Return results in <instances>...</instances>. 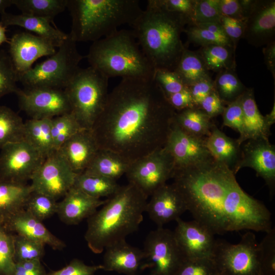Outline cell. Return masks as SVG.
Masks as SVG:
<instances>
[{
  "label": "cell",
  "instance_id": "cell-4",
  "mask_svg": "<svg viewBox=\"0 0 275 275\" xmlns=\"http://www.w3.org/2000/svg\"><path fill=\"white\" fill-rule=\"evenodd\" d=\"M147 198L132 184L120 186L100 210L87 218L85 239L90 250L100 254L137 231L143 219Z\"/></svg>",
  "mask_w": 275,
  "mask_h": 275
},
{
  "label": "cell",
  "instance_id": "cell-58",
  "mask_svg": "<svg viewBox=\"0 0 275 275\" xmlns=\"http://www.w3.org/2000/svg\"><path fill=\"white\" fill-rule=\"evenodd\" d=\"M194 25L200 28L208 30L213 33L226 36L223 28L220 23L208 22L204 23H198Z\"/></svg>",
  "mask_w": 275,
  "mask_h": 275
},
{
  "label": "cell",
  "instance_id": "cell-12",
  "mask_svg": "<svg viewBox=\"0 0 275 275\" xmlns=\"http://www.w3.org/2000/svg\"><path fill=\"white\" fill-rule=\"evenodd\" d=\"M45 158L24 141L1 149L0 180L27 184Z\"/></svg>",
  "mask_w": 275,
  "mask_h": 275
},
{
  "label": "cell",
  "instance_id": "cell-56",
  "mask_svg": "<svg viewBox=\"0 0 275 275\" xmlns=\"http://www.w3.org/2000/svg\"><path fill=\"white\" fill-rule=\"evenodd\" d=\"M166 97L170 105L176 112L195 106L187 87Z\"/></svg>",
  "mask_w": 275,
  "mask_h": 275
},
{
  "label": "cell",
  "instance_id": "cell-22",
  "mask_svg": "<svg viewBox=\"0 0 275 275\" xmlns=\"http://www.w3.org/2000/svg\"><path fill=\"white\" fill-rule=\"evenodd\" d=\"M106 200L88 195L73 186L58 202L57 213L60 220L69 225H77L94 214Z\"/></svg>",
  "mask_w": 275,
  "mask_h": 275
},
{
  "label": "cell",
  "instance_id": "cell-16",
  "mask_svg": "<svg viewBox=\"0 0 275 275\" xmlns=\"http://www.w3.org/2000/svg\"><path fill=\"white\" fill-rule=\"evenodd\" d=\"M174 234L184 259L212 258L215 245L214 234L206 226L194 220L176 221Z\"/></svg>",
  "mask_w": 275,
  "mask_h": 275
},
{
  "label": "cell",
  "instance_id": "cell-36",
  "mask_svg": "<svg viewBox=\"0 0 275 275\" xmlns=\"http://www.w3.org/2000/svg\"><path fill=\"white\" fill-rule=\"evenodd\" d=\"M24 122L11 108L0 105V149L8 144L23 140Z\"/></svg>",
  "mask_w": 275,
  "mask_h": 275
},
{
  "label": "cell",
  "instance_id": "cell-3",
  "mask_svg": "<svg viewBox=\"0 0 275 275\" xmlns=\"http://www.w3.org/2000/svg\"><path fill=\"white\" fill-rule=\"evenodd\" d=\"M190 24L187 17L168 10L160 0H149L130 26L155 70L174 71L186 48L181 35Z\"/></svg>",
  "mask_w": 275,
  "mask_h": 275
},
{
  "label": "cell",
  "instance_id": "cell-39",
  "mask_svg": "<svg viewBox=\"0 0 275 275\" xmlns=\"http://www.w3.org/2000/svg\"><path fill=\"white\" fill-rule=\"evenodd\" d=\"M15 263L39 260L45 254V244L23 236L14 234Z\"/></svg>",
  "mask_w": 275,
  "mask_h": 275
},
{
  "label": "cell",
  "instance_id": "cell-51",
  "mask_svg": "<svg viewBox=\"0 0 275 275\" xmlns=\"http://www.w3.org/2000/svg\"><path fill=\"white\" fill-rule=\"evenodd\" d=\"M219 23L222 25L225 35L232 42L236 49L237 43L242 38L244 21L222 15Z\"/></svg>",
  "mask_w": 275,
  "mask_h": 275
},
{
  "label": "cell",
  "instance_id": "cell-20",
  "mask_svg": "<svg viewBox=\"0 0 275 275\" xmlns=\"http://www.w3.org/2000/svg\"><path fill=\"white\" fill-rule=\"evenodd\" d=\"M150 197L145 212L157 227H163L171 221H176L187 211L182 195L173 183L163 185Z\"/></svg>",
  "mask_w": 275,
  "mask_h": 275
},
{
  "label": "cell",
  "instance_id": "cell-15",
  "mask_svg": "<svg viewBox=\"0 0 275 275\" xmlns=\"http://www.w3.org/2000/svg\"><path fill=\"white\" fill-rule=\"evenodd\" d=\"M241 146V157L233 172L235 175L244 167L252 168L265 182L273 197L275 191V146L269 139L246 141Z\"/></svg>",
  "mask_w": 275,
  "mask_h": 275
},
{
  "label": "cell",
  "instance_id": "cell-21",
  "mask_svg": "<svg viewBox=\"0 0 275 275\" xmlns=\"http://www.w3.org/2000/svg\"><path fill=\"white\" fill-rule=\"evenodd\" d=\"M99 148L90 130L82 129L63 143L58 151L76 174L89 166Z\"/></svg>",
  "mask_w": 275,
  "mask_h": 275
},
{
  "label": "cell",
  "instance_id": "cell-28",
  "mask_svg": "<svg viewBox=\"0 0 275 275\" xmlns=\"http://www.w3.org/2000/svg\"><path fill=\"white\" fill-rule=\"evenodd\" d=\"M32 191L31 185L0 180V223L24 209Z\"/></svg>",
  "mask_w": 275,
  "mask_h": 275
},
{
  "label": "cell",
  "instance_id": "cell-62",
  "mask_svg": "<svg viewBox=\"0 0 275 275\" xmlns=\"http://www.w3.org/2000/svg\"><path fill=\"white\" fill-rule=\"evenodd\" d=\"M150 275H153V274H150Z\"/></svg>",
  "mask_w": 275,
  "mask_h": 275
},
{
  "label": "cell",
  "instance_id": "cell-46",
  "mask_svg": "<svg viewBox=\"0 0 275 275\" xmlns=\"http://www.w3.org/2000/svg\"><path fill=\"white\" fill-rule=\"evenodd\" d=\"M219 0H196L192 24L218 22L222 16Z\"/></svg>",
  "mask_w": 275,
  "mask_h": 275
},
{
  "label": "cell",
  "instance_id": "cell-55",
  "mask_svg": "<svg viewBox=\"0 0 275 275\" xmlns=\"http://www.w3.org/2000/svg\"><path fill=\"white\" fill-rule=\"evenodd\" d=\"M41 260H35L15 263L10 275H46Z\"/></svg>",
  "mask_w": 275,
  "mask_h": 275
},
{
  "label": "cell",
  "instance_id": "cell-9",
  "mask_svg": "<svg viewBox=\"0 0 275 275\" xmlns=\"http://www.w3.org/2000/svg\"><path fill=\"white\" fill-rule=\"evenodd\" d=\"M255 234L249 231L237 244L216 240L212 258L219 275H262Z\"/></svg>",
  "mask_w": 275,
  "mask_h": 275
},
{
  "label": "cell",
  "instance_id": "cell-45",
  "mask_svg": "<svg viewBox=\"0 0 275 275\" xmlns=\"http://www.w3.org/2000/svg\"><path fill=\"white\" fill-rule=\"evenodd\" d=\"M173 275H219L212 258L184 259Z\"/></svg>",
  "mask_w": 275,
  "mask_h": 275
},
{
  "label": "cell",
  "instance_id": "cell-1",
  "mask_svg": "<svg viewBox=\"0 0 275 275\" xmlns=\"http://www.w3.org/2000/svg\"><path fill=\"white\" fill-rule=\"evenodd\" d=\"M175 113L153 79H122L90 130L99 149L132 163L164 146Z\"/></svg>",
  "mask_w": 275,
  "mask_h": 275
},
{
  "label": "cell",
  "instance_id": "cell-50",
  "mask_svg": "<svg viewBox=\"0 0 275 275\" xmlns=\"http://www.w3.org/2000/svg\"><path fill=\"white\" fill-rule=\"evenodd\" d=\"M103 269L102 264L88 265L80 260L74 259L64 267L51 271L46 275H95L96 271Z\"/></svg>",
  "mask_w": 275,
  "mask_h": 275
},
{
  "label": "cell",
  "instance_id": "cell-24",
  "mask_svg": "<svg viewBox=\"0 0 275 275\" xmlns=\"http://www.w3.org/2000/svg\"><path fill=\"white\" fill-rule=\"evenodd\" d=\"M10 232L47 244L54 250H61L65 243L56 237L39 221L24 209L10 217L4 224Z\"/></svg>",
  "mask_w": 275,
  "mask_h": 275
},
{
  "label": "cell",
  "instance_id": "cell-44",
  "mask_svg": "<svg viewBox=\"0 0 275 275\" xmlns=\"http://www.w3.org/2000/svg\"><path fill=\"white\" fill-rule=\"evenodd\" d=\"M184 32L186 34L189 42L201 45V47L210 45H223L234 48L232 42L227 36L213 33L194 24L187 25Z\"/></svg>",
  "mask_w": 275,
  "mask_h": 275
},
{
  "label": "cell",
  "instance_id": "cell-11",
  "mask_svg": "<svg viewBox=\"0 0 275 275\" xmlns=\"http://www.w3.org/2000/svg\"><path fill=\"white\" fill-rule=\"evenodd\" d=\"M143 251L147 262L142 269L151 268L153 275H173L184 259L173 231L163 227L149 232Z\"/></svg>",
  "mask_w": 275,
  "mask_h": 275
},
{
  "label": "cell",
  "instance_id": "cell-17",
  "mask_svg": "<svg viewBox=\"0 0 275 275\" xmlns=\"http://www.w3.org/2000/svg\"><path fill=\"white\" fill-rule=\"evenodd\" d=\"M9 44L8 53L18 75L32 68L38 59L50 56L57 51L50 41L28 32L14 34Z\"/></svg>",
  "mask_w": 275,
  "mask_h": 275
},
{
  "label": "cell",
  "instance_id": "cell-41",
  "mask_svg": "<svg viewBox=\"0 0 275 275\" xmlns=\"http://www.w3.org/2000/svg\"><path fill=\"white\" fill-rule=\"evenodd\" d=\"M19 75L16 71L8 52L0 51V98L16 92L19 90L16 83Z\"/></svg>",
  "mask_w": 275,
  "mask_h": 275
},
{
  "label": "cell",
  "instance_id": "cell-30",
  "mask_svg": "<svg viewBox=\"0 0 275 275\" xmlns=\"http://www.w3.org/2000/svg\"><path fill=\"white\" fill-rule=\"evenodd\" d=\"M131 162L113 152L99 149L88 168L82 172L117 181L126 175Z\"/></svg>",
  "mask_w": 275,
  "mask_h": 275
},
{
  "label": "cell",
  "instance_id": "cell-48",
  "mask_svg": "<svg viewBox=\"0 0 275 275\" xmlns=\"http://www.w3.org/2000/svg\"><path fill=\"white\" fill-rule=\"evenodd\" d=\"M242 95L225 106L222 114L223 125L237 130L240 136L243 132V111Z\"/></svg>",
  "mask_w": 275,
  "mask_h": 275
},
{
  "label": "cell",
  "instance_id": "cell-43",
  "mask_svg": "<svg viewBox=\"0 0 275 275\" xmlns=\"http://www.w3.org/2000/svg\"><path fill=\"white\" fill-rule=\"evenodd\" d=\"M258 244L262 275H275V230L271 228Z\"/></svg>",
  "mask_w": 275,
  "mask_h": 275
},
{
  "label": "cell",
  "instance_id": "cell-38",
  "mask_svg": "<svg viewBox=\"0 0 275 275\" xmlns=\"http://www.w3.org/2000/svg\"><path fill=\"white\" fill-rule=\"evenodd\" d=\"M71 112L52 118L51 131L55 151L72 136L82 130Z\"/></svg>",
  "mask_w": 275,
  "mask_h": 275
},
{
  "label": "cell",
  "instance_id": "cell-25",
  "mask_svg": "<svg viewBox=\"0 0 275 275\" xmlns=\"http://www.w3.org/2000/svg\"><path fill=\"white\" fill-rule=\"evenodd\" d=\"M0 22L5 27L16 25L50 41L56 47H59L68 36L49 20L31 15L21 13L13 14L5 12L1 15Z\"/></svg>",
  "mask_w": 275,
  "mask_h": 275
},
{
  "label": "cell",
  "instance_id": "cell-6",
  "mask_svg": "<svg viewBox=\"0 0 275 275\" xmlns=\"http://www.w3.org/2000/svg\"><path fill=\"white\" fill-rule=\"evenodd\" d=\"M85 58L90 66L108 79H151L155 71L131 30H118L93 42Z\"/></svg>",
  "mask_w": 275,
  "mask_h": 275
},
{
  "label": "cell",
  "instance_id": "cell-40",
  "mask_svg": "<svg viewBox=\"0 0 275 275\" xmlns=\"http://www.w3.org/2000/svg\"><path fill=\"white\" fill-rule=\"evenodd\" d=\"M57 201L43 194L32 191L24 209L40 221L47 219L57 213Z\"/></svg>",
  "mask_w": 275,
  "mask_h": 275
},
{
  "label": "cell",
  "instance_id": "cell-5",
  "mask_svg": "<svg viewBox=\"0 0 275 275\" xmlns=\"http://www.w3.org/2000/svg\"><path fill=\"white\" fill-rule=\"evenodd\" d=\"M67 8L72 22L69 34L76 42H93L130 25L143 10L138 0H68Z\"/></svg>",
  "mask_w": 275,
  "mask_h": 275
},
{
  "label": "cell",
  "instance_id": "cell-35",
  "mask_svg": "<svg viewBox=\"0 0 275 275\" xmlns=\"http://www.w3.org/2000/svg\"><path fill=\"white\" fill-rule=\"evenodd\" d=\"M68 0H13L21 13L46 18L54 23L56 16L67 8Z\"/></svg>",
  "mask_w": 275,
  "mask_h": 275
},
{
  "label": "cell",
  "instance_id": "cell-47",
  "mask_svg": "<svg viewBox=\"0 0 275 275\" xmlns=\"http://www.w3.org/2000/svg\"><path fill=\"white\" fill-rule=\"evenodd\" d=\"M153 79L166 97L179 92L187 87L174 71L155 69Z\"/></svg>",
  "mask_w": 275,
  "mask_h": 275
},
{
  "label": "cell",
  "instance_id": "cell-29",
  "mask_svg": "<svg viewBox=\"0 0 275 275\" xmlns=\"http://www.w3.org/2000/svg\"><path fill=\"white\" fill-rule=\"evenodd\" d=\"M52 119H32L24 122L23 141L45 158L56 151L51 131Z\"/></svg>",
  "mask_w": 275,
  "mask_h": 275
},
{
  "label": "cell",
  "instance_id": "cell-42",
  "mask_svg": "<svg viewBox=\"0 0 275 275\" xmlns=\"http://www.w3.org/2000/svg\"><path fill=\"white\" fill-rule=\"evenodd\" d=\"M14 233L0 223V275H10L15 265Z\"/></svg>",
  "mask_w": 275,
  "mask_h": 275
},
{
  "label": "cell",
  "instance_id": "cell-27",
  "mask_svg": "<svg viewBox=\"0 0 275 275\" xmlns=\"http://www.w3.org/2000/svg\"><path fill=\"white\" fill-rule=\"evenodd\" d=\"M205 144L215 160L233 171L241 157V145L237 139L229 137L214 124L209 135L205 139Z\"/></svg>",
  "mask_w": 275,
  "mask_h": 275
},
{
  "label": "cell",
  "instance_id": "cell-52",
  "mask_svg": "<svg viewBox=\"0 0 275 275\" xmlns=\"http://www.w3.org/2000/svg\"><path fill=\"white\" fill-rule=\"evenodd\" d=\"M187 88L194 105L199 107L202 101L214 91V81L210 77H208L197 81Z\"/></svg>",
  "mask_w": 275,
  "mask_h": 275
},
{
  "label": "cell",
  "instance_id": "cell-32",
  "mask_svg": "<svg viewBox=\"0 0 275 275\" xmlns=\"http://www.w3.org/2000/svg\"><path fill=\"white\" fill-rule=\"evenodd\" d=\"M174 71L187 87L202 79L210 77L209 70L199 52L186 48Z\"/></svg>",
  "mask_w": 275,
  "mask_h": 275
},
{
  "label": "cell",
  "instance_id": "cell-60",
  "mask_svg": "<svg viewBox=\"0 0 275 275\" xmlns=\"http://www.w3.org/2000/svg\"><path fill=\"white\" fill-rule=\"evenodd\" d=\"M6 27L0 22V46L4 43H9L10 39L7 37Z\"/></svg>",
  "mask_w": 275,
  "mask_h": 275
},
{
  "label": "cell",
  "instance_id": "cell-31",
  "mask_svg": "<svg viewBox=\"0 0 275 275\" xmlns=\"http://www.w3.org/2000/svg\"><path fill=\"white\" fill-rule=\"evenodd\" d=\"M174 122L185 133L200 138L209 136L214 125L212 119L197 106L176 112Z\"/></svg>",
  "mask_w": 275,
  "mask_h": 275
},
{
  "label": "cell",
  "instance_id": "cell-61",
  "mask_svg": "<svg viewBox=\"0 0 275 275\" xmlns=\"http://www.w3.org/2000/svg\"><path fill=\"white\" fill-rule=\"evenodd\" d=\"M13 5V0H0V15L6 12V9Z\"/></svg>",
  "mask_w": 275,
  "mask_h": 275
},
{
  "label": "cell",
  "instance_id": "cell-7",
  "mask_svg": "<svg viewBox=\"0 0 275 275\" xmlns=\"http://www.w3.org/2000/svg\"><path fill=\"white\" fill-rule=\"evenodd\" d=\"M108 78L89 66L80 68L64 89L71 112L84 129L91 130L105 105Z\"/></svg>",
  "mask_w": 275,
  "mask_h": 275
},
{
  "label": "cell",
  "instance_id": "cell-23",
  "mask_svg": "<svg viewBox=\"0 0 275 275\" xmlns=\"http://www.w3.org/2000/svg\"><path fill=\"white\" fill-rule=\"evenodd\" d=\"M103 270L126 275H138L145 260L143 250L133 246L125 240L115 243L105 250Z\"/></svg>",
  "mask_w": 275,
  "mask_h": 275
},
{
  "label": "cell",
  "instance_id": "cell-49",
  "mask_svg": "<svg viewBox=\"0 0 275 275\" xmlns=\"http://www.w3.org/2000/svg\"><path fill=\"white\" fill-rule=\"evenodd\" d=\"M253 0H219L222 15L244 21Z\"/></svg>",
  "mask_w": 275,
  "mask_h": 275
},
{
  "label": "cell",
  "instance_id": "cell-8",
  "mask_svg": "<svg viewBox=\"0 0 275 275\" xmlns=\"http://www.w3.org/2000/svg\"><path fill=\"white\" fill-rule=\"evenodd\" d=\"M52 55L19 75L24 88H50L64 89L80 68L85 57L80 54L76 42L69 33Z\"/></svg>",
  "mask_w": 275,
  "mask_h": 275
},
{
  "label": "cell",
  "instance_id": "cell-19",
  "mask_svg": "<svg viewBox=\"0 0 275 275\" xmlns=\"http://www.w3.org/2000/svg\"><path fill=\"white\" fill-rule=\"evenodd\" d=\"M205 139L185 133L174 122L164 147L174 159L175 169L194 166L213 158L205 146Z\"/></svg>",
  "mask_w": 275,
  "mask_h": 275
},
{
  "label": "cell",
  "instance_id": "cell-57",
  "mask_svg": "<svg viewBox=\"0 0 275 275\" xmlns=\"http://www.w3.org/2000/svg\"><path fill=\"white\" fill-rule=\"evenodd\" d=\"M265 64L275 79V41L263 48Z\"/></svg>",
  "mask_w": 275,
  "mask_h": 275
},
{
  "label": "cell",
  "instance_id": "cell-59",
  "mask_svg": "<svg viewBox=\"0 0 275 275\" xmlns=\"http://www.w3.org/2000/svg\"><path fill=\"white\" fill-rule=\"evenodd\" d=\"M264 117L265 122L268 128L270 129L271 126L275 122V102L274 101L273 107L271 111Z\"/></svg>",
  "mask_w": 275,
  "mask_h": 275
},
{
  "label": "cell",
  "instance_id": "cell-10",
  "mask_svg": "<svg viewBox=\"0 0 275 275\" xmlns=\"http://www.w3.org/2000/svg\"><path fill=\"white\" fill-rule=\"evenodd\" d=\"M174 169V159L163 147L132 162L125 175L128 183L148 197L167 184Z\"/></svg>",
  "mask_w": 275,
  "mask_h": 275
},
{
  "label": "cell",
  "instance_id": "cell-13",
  "mask_svg": "<svg viewBox=\"0 0 275 275\" xmlns=\"http://www.w3.org/2000/svg\"><path fill=\"white\" fill-rule=\"evenodd\" d=\"M75 173L58 151L47 157L31 178L33 191L56 200L63 198L74 185Z\"/></svg>",
  "mask_w": 275,
  "mask_h": 275
},
{
  "label": "cell",
  "instance_id": "cell-2",
  "mask_svg": "<svg viewBox=\"0 0 275 275\" xmlns=\"http://www.w3.org/2000/svg\"><path fill=\"white\" fill-rule=\"evenodd\" d=\"M172 178L187 211L214 234L243 230L266 233L272 228L264 204L247 194L232 170L213 158L175 169Z\"/></svg>",
  "mask_w": 275,
  "mask_h": 275
},
{
  "label": "cell",
  "instance_id": "cell-33",
  "mask_svg": "<svg viewBox=\"0 0 275 275\" xmlns=\"http://www.w3.org/2000/svg\"><path fill=\"white\" fill-rule=\"evenodd\" d=\"M235 50L232 46L210 45L202 46L198 52L207 69L218 73L227 69H235Z\"/></svg>",
  "mask_w": 275,
  "mask_h": 275
},
{
  "label": "cell",
  "instance_id": "cell-54",
  "mask_svg": "<svg viewBox=\"0 0 275 275\" xmlns=\"http://www.w3.org/2000/svg\"><path fill=\"white\" fill-rule=\"evenodd\" d=\"M199 107L211 119L222 114L225 107L215 91H212L201 102Z\"/></svg>",
  "mask_w": 275,
  "mask_h": 275
},
{
  "label": "cell",
  "instance_id": "cell-14",
  "mask_svg": "<svg viewBox=\"0 0 275 275\" xmlns=\"http://www.w3.org/2000/svg\"><path fill=\"white\" fill-rule=\"evenodd\" d=\"M20 108L32 119H52L71 112L64 89L50 88L19 89L16 92Z\"/></svg>",
  "mask_w": 275,
  "mask_h": 275
},
{
  "label": "cell",
  "instance_id": "cell-53",
  "mask_svg": "<svg viewBox=\"0 0 275 275\" xmlns=\"http://www.w3.org/2000/svg\"><path fill=\"white\" fill-rule=\"evenodd\" d=\"M168 10L179 13L187 17L192 24V17L196 0H160Z\"/></svg>",
  "mask_w": 275,
  "mask_h": 275
},
{
  "label": "cell",
  "instance_id": "cell-18",
  "mask_svg": "<svg viewBox=\"0 0 275 275\" xmlns=\"http://www.w3.org/2000/svg\"><path fill=\"white\" fill-rule=\"evenodd\" d=\"M242 38L256 47L274 41V0H253L244 21Z\"/></svg>",
  "mask_w": 275,
  "mask_h": 275
},
{
  "label": "cell",
  "instance_id": "cell-26",
  "mask_svg": "<svg viewBox=\"0 0 275 275\" xmlns=\"http://www.w3.org/2000/svg\"><path fill=\"white\" fill-rule=\"evenodd\" d=\"M243 111V132L237 139L241 146L250 139H269L270 129L265 122L264 117L260 112L256 104L253 88H247L241 96Z\"/></svg>",
  "mask_w": 275,
  "mask_h": 275
},
{
  "label": "cell",
  "instance_id": "cell-34",
  "mask_svg": "<svg viewBox=\"0 0 275 275\" xmlns=\"http://www.w3.org/2000/svg\"><path fill=\"white\" fill-rule=\"evenodd\" d=\"M74 187L96 198L110 197L119 189L116 181L85 172L77 174Z\"/></svg>",
  "mask_w": 275,
  "mask_h": 275
},
{
  "label": "cell",
  "instance_id": "cell-37",
  "mask_svg": "<svg viewBox=\"0 0 275 275\" xmlns=\"http://www.w3.org/2000/svg\"><path fill=\"white\" fill-rule=\"evenodd\" d=\"M213 81L214 91L225 105L236 100L247 89L233 69L218 72Z\"/></svg>",
  "mask_w": 275,
  "mask_h": 275
}]
</instances>
